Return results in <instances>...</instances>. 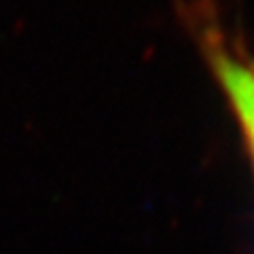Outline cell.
<instances>
[{
	"mask_svg": "<svg viewBox=\"0 0 254 254\" xmlns=\"http://www.w3.org/2000/svg\"><path fill=\"white\" fill-rule=\"evenodd\" d=\"M178 15L218 78L254 150V60L225 26L212 0H178Z\"/></svg>",
	"mask_w": 254,
	"mask_h": 254,
	"instance_id": "cell-1",
	"label": "cell"
}]
</instances>
